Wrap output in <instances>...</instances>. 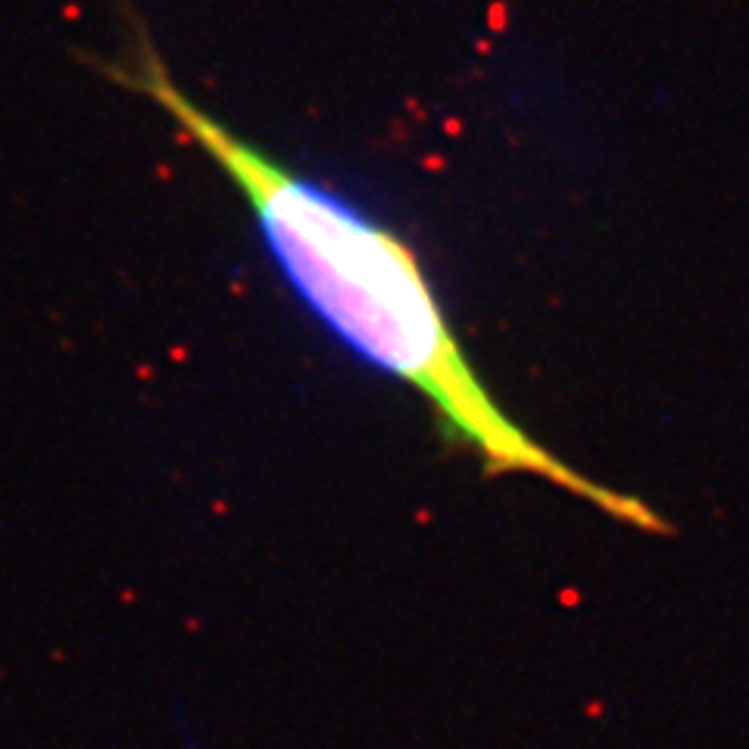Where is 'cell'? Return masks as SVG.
<instances>
[{"label":"cell","mask_w":749,"mask_h":749,"mask_svg":"<svg viewBox=\"0 0 749 749\" xmlns=\"http://www.w3.org/2000/svg\"><path fill=\"white\" fill-rule=\"evenodd\" d=\"M97 72L156 103L216 162L247 200L297 297L353 353L415 387L453 444L475 450L490 472L543 478L625 525L649 531L662 525L640 499L584 478L509 419L466 359L415 253L381 222L263 153L184 94L141 22L116 60L97 63Z\"/></svg>","instance_id":"6da1fadb"}]
</instances>
